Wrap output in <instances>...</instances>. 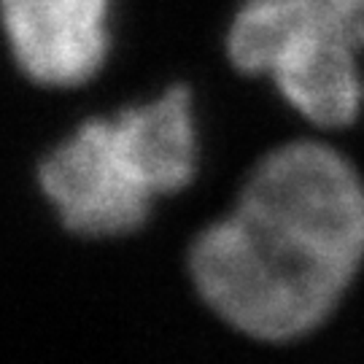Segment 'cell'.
Instances as JSON below:
<instances>
[{"label": "cell", "mask_w": 364, "mask_h": 364, "mask_svg": "<svg viewBox=\"0 0 364 364\" xmlns=\"http://www.w3.org/2000/svg\"><path fill=\"white\" fill-rule=\"evenodd\" d=\"M16 63L49 87H76L108 54V0H0Z\"/></svg>", "instance_id": "obj_4"}, {"label": "cell", "mask_w": 364, "mask_h": 364, "mask_svg": "<svg viewBox=\"0 0 364 364\" xmlns=\"http://www.w3.org/2000/svg\"><path fill=\"white\" fill-rule=\"evenodd\" d=\"M364 262V183L335 149L299 141L248 176L230 216L197 235L189 270L248 338L294 340L326 321Z\"/></svg>", "instance_id": "obj_1"}, {"label": "cell", "mask_w": 364, "mask_h": 364, "mask_svg": "<svg viewBox=\"0 0 364 364\" xmlns=\"http://www.w3.org/2000/svg\"><path fill=\"white\" fill-rule=\"evenodd\" d=\"M197 170L192 95L173 87L117 119H90L41 165V186L68 230L87 237L135 232L159 195L181 192Z\"/></svg>", "instance_id": "obj_2"}, {"label": "cell", "mask_w": 364, "mask_h": 364, "mask_svg": "<svg viewBox=\"0 0 364 364\" xmlns=\"http://www.w3.org/2000/svg\"><path fill=\"white\" fill-rule=\"evenodd\" d=\"M316 3L329 19V25L351 41L359 52H364V0H316Z\"/></svg>", "instance_id": "obj_5"}, {"label": "cell", "mask_w": 364, "mask_h": 364, "mask_svg": "<svg viewBox=\"0 0 364 364\" xmlns=\"http://www.w3.org/2000/svg\"><path fill=\"white\" fill-rule=\"evenodd\" d=\"M227 49L235 68L267 73L313 124L346 127L362 111L359 49L329 25L316 0H243Z\"/></svg>", "instance_id": "obj_3"}]
</instances>
